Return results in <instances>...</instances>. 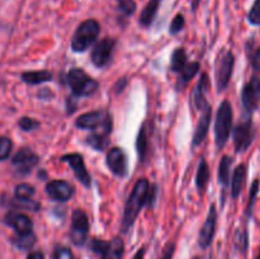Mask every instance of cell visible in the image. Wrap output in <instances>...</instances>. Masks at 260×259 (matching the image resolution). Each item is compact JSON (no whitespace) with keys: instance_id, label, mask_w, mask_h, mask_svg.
<instances>
[{"instance_id":"12","label":"cell","mask_w":260,"mask_h":259,"mask_svg":"<svg viewBox=\"0 0 260 259\" xmlns=\"http://www.w3.org/2000/svg\"><path fill=\"white\" fill-rule=\"evenodd\" d=\"M112 132V117L109 119H107L102 126L96 127L93 130L90 136L88 137V144L90 145L93 149L99 150V151H103L108 147L109 140L108 136Z\"/></svg>"},{"instance_id":"43","label":"cell","mask_w":260,"mask_h":259,"mask_svg":"<svg viewBox=\"0 0 260 259\" xmlns=\"http://www.w3.org/2000/svg\"><path fill=\"white\" fill-rule=\"evenodd\" d=\"M27 259H45V256L41 251H33V253L28 254Z\"/></svg>"},{"instance_id":"2","label":"cell","mask_w":260,"mask_h":259,"mask_svg":"<svg viewBox=\"0 0 260 259\" xmlns=\"http://www.w3.org/2000/svg\"><path fill=\"white\" fill-rule=\"evenodd\" d=\"M233 107L229 101H223L220 104L215 122V141L218 149H223L229 141L231 130H233Z\"/></svg>"},{"instance_id":"29","label":"cell","mask_w":260,"mask_h":259,"mask_svg":"<svg viewBox=\"0 0 260 259\" xmlns=\"http://www.w3.org/2000/svg\"><path fill=\"white\" fill-rule=\"evenodd\" d=\"M147 136H146V130H145V126L142 124L141 128H140L139 136H137V152H139L140 159L144 160L145 155H146L147 151Z\"/></svg>"},{"instance_id":"24","label":"cell","mask_w":260,"mask_h":259,"mask_svg":"<svg viewBox=\"0 0 260 259\" xmlns=\"http://www.w3.org/2000/svg\"><path fill=\"white\" fill-rule=\"evenodd\" d=\"M197 187L200 190H203L208 184L210 180V170H208V165L205 159L201 160L200 165H198V172H197Z\"/></svg>"},{"instance_id":"7","label":"cell","mask_w":260,"mask_h":259,"mask_svg":"<svg viewBox=\"0 0 260 259\" xmlns=\"http://www.w3.org/2000/svg\"><path fill=\"white\" fill-rule=\"evenodd\" d=\"M89 221L88 216L83 210L78 208L73 212V221H71L70 238L75 245H83L88 238Z\"/></svg>"},{"instance_id":"10","label":"cell","mask_w":260,"mask_h":259,"mask_svg":"<svg viewBox=\"0 0 260 259\" xmlns=\"http://www.w3.org/2000/svg\"><path fill=\"white\" fill-rule=\"evenodd\" d=\"M216 225H217V211H216L215 205H211L210 212H208L207 218H206L200 231V236H198V244L201 248L206 249L211 245L216 233Z\"/></svg>"},{"instance_id":"21","label":"cell","mask_w":260,"mask_h":259,"mask_svg":"<svg viewBox=\"0 0 260 259\" xmlns=\"http://www.w3.org/2000/svg\"><path fill=\"white\" fill-rule=\"evenodd\" d=\"M160 3H161V0H150L146 4V7L144 8L141 15H140V23L144 27H147V25L151 24L155 15H156L157 9L160 7Z\"/></svg>"},{"instance_id":"9","label":"cell","mask_w":260,"mask_h":259,"mask_svg":"<svg viewBox=\"0 0 260 259\" xmlns=\"http://www.w3.org/2000/svg\"><path fill=\"white\" fill-rule=\"evenodd\" d=\"M114 47H116V40L113 38L107 37L99 41L91 51V62L96 68H104L111 61Z\"/></svg>"},{"instance_id":"18","label":"cell","mask_w":260,"mask_h":259,"mask_svg":"<svg viewBox=\"0 0 260 259\" xmlns=\"http://www.w3.org/2000/svg\"><path fill=\"white\" fill-rule=\"evenodd\" d=\"M5 223L14 229L17 234L32 233L33 223L30 218L27 215H24V213L12 211V212H9L5 216Z\"/></svg>"},{"instance_id":"34","label":"cell","mask_w":260,"mask_h":259,"mask_svg":"<svg viewBox=\"0 0 260 259\" xmlns=\"http://www.w3.org/2000/svg\"><path fill=\"white\" fill-rule=\"evenodd\" d=\"M248 20L250 24L260 25V0H255L248 13Z\"/></svg>"},{"instance_id":"22","label":"cell","mask_w":260,"mask_h":259,"mask_svg":"<svg viewBox=\"0 0 260 259\" xmlns=\"http://www.w3.org/2000/svg\"><path fill=\"white\" fill-rule=\"evenodd\" d=\"M22 80L24 81V83L36 85V84H42L46 83V81L52 80V74L47 70L28 71V73L22 74Z\"/></svg>"},{"instance_id":"6","label":"cell","mask_w":260,"mask_h":259,"mask_svg":"<svg viewBox=\"0 0 260 259\" xmlns=\"http://www.w3.org/2000/svg\"><path fill=\"white\" fill-rule=\"evenodd\" d=\"M241 104L248 117L259 108L260 106V79L258 76H251L250 80L244 85L241 90Z\"/></svg>"},{"instance_id":"32","label":"cell","mask_w":260,"mask_h":259,"mask_svg":"<svg viewBox=\"0 0 260 259\" xmlns=\"http://www.w3.org/2000/svg\"><path fill=\"white\" fill-rule=\"evenodd\" d=\"M198 71H200V63L187 62V65H185L184 68H183V70L180 71V74H182V80L187 83V81H189L190 79H193L196 75H197Z\"/></svg>"},{"instance_id":"5","label":"cell","mask_w":260,"mask_h":259,"mask_svg":"<svg viewBox=\"0 0 260 259\" xmlns=\"http://www.w3.org/2000/svg\"><path fill=\"white\" fill-rule=\"evenodd\" d=\"M234 145H235V151L238 154L245 152L251 146L255 137V128L251 117H246L244 121H241L234 130Z\"/></svg>"},{"instance_id":"39","label":"cell","mask_w":260,"mask_h":259,"mask_svg":"<svg viewBox=\"0 0 260 259\" xmlns=\"http://www.w3.org/2000/svg\"><path fill=\"white\" fill-rule=\"evenodd\" d=\"M108 244H109V241L98 240V239H94V240L90 243V249L94 251V253L103 254L104 251H106Z\"/></svg>"},{"instance_id":"13","label":"cell","mask_w":260,"mask_h":259,"mask_svg":"<svg viewBox=\"0 0 260 259\" xmlns=\"http://www.w3.org/2000/svg\"><path fill=\"white\" fill-rule=\"evenodd\" d=\"M107 165L117 177H124L127 174V156L119 147H112L107 154Z\"/></svg>"},{"instance_id":"1","label":"cell","mask_w":260,"mask_h":259,"mask_svg":"<svg viewBox=\"0 0 260 259\" xmlns=\"http://www.w3.org/2000/svg\"><path fill=\"white\" fill-rule=\"evenodd\" d=\"M149 192V180L145 179V178H141V179L137 180L134 189H132L131 196H129L128 201H127L126 208H124L123 221H122V230H123V233H127V230H128V229L134 225L135 221H136L140 211L144 207L145 203L147 202Z\"/></svg>"},{"instance_id":"17","label":"cell","mask_w":260,"mask_h":259,"mask_svg":"<svg viewBox=\"0 0 260 259\" xmlns=\"http://www.w3.org/2000/svg\"><path fill=\"white\" fill-rule=\"evenodd\" d=\"M111 118V114L107 111H94L89 113H84L76 119V126L79 128H88L93 131L96 127L102 126L107 119Z\"/></svg>"},{"instance_id":"16","label":"cell","mask_w":260,"mask_h":259,"mask_svg":"<svg viewBox=\"0 0 260 259\" xmlns=\"http://www.w3.org/2000/svg\"><path fill=\"white\" fill-rule=\"evenodd\" d=\"M46 192L52 200L58 202L69 201L74 195V187L65 180H51L46 185Z\"/></svg>"},{"instance_id":"44","label":"cell","mask_w":260,"mask_h":259,"mask_svg":"<svg viewBox=\"0 0 260 259\" xmlns=\"http://www.w3.org/2000/svg\"><path fill=\"white\" fill-rule=\"evenodd\" d=\"M145 256V248H141L136 254H135L134 259H144Z\"/></svg>"},{"instance_id":"40","label":"cell","mask_w":260,"mask_h":259,"mask_svg":"<svg viewBox=\"0 0 260 259\" xmlns=\"http://www.w3.org/2000/svg\"><path fill=\"white\" fill-rule=\"evenodd\" d=\"M118 4L119 8L128 15L136 10V4H135L134 0H118Z\"/></svg>"},{"instance_id":"31","label":"cell","mask_w":260,"mask_h":259,"mask_svg":"<svg viewBox=\"0 0 260 259\" xmlns=\"http://www.w3.org/2000/svg\"><path fill=\"white\" fill-rule=\"evenodd\" d=\"M12 206L18 210H25V211H38L41 208V205L36 201L30 200H15L12 202Z\"/></svg>"},{"instance_id":"38","label":"cell","mask_w":260,"mask_h":259,"mask_svg":"<svg viewBox=\"0 0 260 259\" xmlns=\"http://www.w3.org/2000/svg\"><path fill=\"white\" fill-rule=\"evenodd\" d=\"M53 259H74V255L69 248L58 246V248H56L55 253H53Z\"/></svg>"},{"instance_id":"19","label":"cell","mask_w":260,"mask_h":259,"mask_svg":"<svg viewBox=\"0 0 260 259\" xmlns=\"http://www.w3.org/2000/svg\"><path fill=\"white\" fill-rule=\"evenodd\" d=\"M246 179V165L240 164L234 170L233 179H231V196L234 200H238L243 190L244 183Z\"/></svg>"},{"instance_id":"25","label":"cell","mask_w":260,"mask_h":259,"mask_svg":"<svg viewBox=\"0 0 260 259\" xmlns=\"http://www.w3.org/2000/svg\"><path fill=\"white\" fill-rule=\"evenodd\" d=\"M187 65V55L183 48H177L172 55V62H170V69L173 71H182L183 68Z\"/></svg>"},{"instance_id":"35","label":"cell","mask_w":260,"mask_h":259,"mask_svg":"<svg viewBox=\"0 0 260 259\" xmlns=\"http://www.w3.org/2000/svg\"><path fill=\"white\" fill-rule=\"evenodd\" d=\"M13 144L10 139L0 136V160H5L10 155Z\"/></svg>"},{"instance_id":"11","label":"cell","mask_w":260,"mask_h":259,"mask_svg":"<svg viewBox=\"0 0 260 259\" xmlns=\"http://www.w3.org/2000/svg\"><path fill=\"white\" fill-rule=\"evenodd\" d=\"M12 164L19 174H28L38 164V156L29 149H22L13 156Z\"/></svg>"},{"instance_id":"14","label":"cell","mask_w":260,"mask_h":259,"mask_svg":"<svg viewBox=\"0 0 260 259\" xmlns=\"http://www.w3.org/2000/svg\"><path fill=\"white\" fill-rule=\"evenodd\" d=\"M61 160L70 165L71 169L74 170L75 177L80 180V183L84 187L90 185V175H89L88 170H86L85 163H84L83 156L80 154H68L61 157Z\"/></svg>"},{"instance_id":"27","label":"cell","mask_w":260,"mask_h":259,"mask_svg":"<svg viewBox=\"0 0 260 259\" xmlns=\"http://www.w3.org/2000/svg\"><path fill=\"white\" fill-rule=\"evenodd\" d=\"M259 188H260L259 179H255L253 182V184H251L250 193H249V202H248V206H246V210H245V215L248 216V218H250L251 215H253L254 205H255L256 197H258Z\"/></svg>"},{"instance_id":"33","label":"cell","mask_w":260,"mask_h":259,"mask_svg":"<svg viewBox=\"0 0 260 259\" xmlns=\"http://www.w3.org/2000/svg\"><path fill=\"white\" fill-rule=\"evenodd\" d=\"M236 244H238L239 249L243 251L244 254L248 251L249 246V235H248V229H244V230H239L236 233Z\"/></svg>"},{"instance_id":"41","label":"cell","mask_w":260,"mask_h":259,"mask_svg":"<svg viewBox=\"0 0 260 259\" xmlns=\"http://www.w3.org/2000/svg\"><path fill=\"white\" fill-rule=\"evenodd\" d=\"M174 251H175V244L169 243L167 246H165L164 250H162V254L161 256H160V259H173Z\"/></svg>"},{"instance_id":"45","label":"cell","mask_w":260,"mask_h":259,"mask_svg":"<svg viewBox=\"0 0 260 259\" xmlns=\"http://www.w3.org/2000/svg\"><path fill=\"white\" fill-rule=\"evenodd\" d=\"M256 259H260V251H259V254H258V256H256Z\"/></svg>"},{"instance_id":"4","label":"cell","mask_w":260,"mask_h":259,"mask_svg":"<svg viewBox=\"0 0 260 259\" xmlns=\"http://www.w3.org/2000/svg\"><path fill=\"white\" fill-rule=\"evenodd\" d=\"M68 83L73 89L74 94L79 96H88L95 93L98 89V81L91 79L88 74L81 69H73L68 74Z\"/></svg>"},{"instance_id":"46","label":"cell","mask_w":260,"mask_h":259,"mask_svg":"<svg viewBox=\"0 0 260 259\" xmlns=\"http://www.w3.org/2000/svg\"><path fill=\"white\" fill-rule=\"evenodd\" d=\"M193 259H200V258H198V256H194V258H193Z\"/></svg>"},{"instance_id":"8","label":"cell","mask_w":260,"mask_h":259,"mask_svg":"<svg viewBox=\"0 0 260 259\" xmlns=\"http://www.w3.org/2000/svg\"><path fill=\"white\" fill-rule=\"evenodd\" d=\"M234 66H235V56H234L231 51H226L222 57H221L217 70H216V80H217L218 91H222L228 88L231 75H233Z\"/></svg>"},{"instance_id":"15","label":"cell","mask_w":260,"mask_h":259,"mask_svg":"<svg viewBox=\"0 0 260 259\" xmlns=\"http://www.w3.org/2000/svg\"><path fill=\"white\" fill-rule=\"evenodd\" d=\"M201 118L198 121L197 127H196L194 136H193V146H197L203 142V140L206 139L208 134V130H210V123H211V117H212V108H211L210 104L206 102L202 107H201Z\"/></svg>"},{"instance_id":"3","label":"cell","mask_w":260,"mask_h":259,"mask_svg":"<svg viewBox=\"0 0 260 259\" xmlns=\"http://www.w3.org/2000/svg\"><path fill=\"white\" fill-rule=\"evenodd\" d=\"M99 32H101V27L99 23L94 19H88L85 22L81 23L78 28H76L75 33L71 40V48L75 52H84L88 50L95 40L98 38Z\"/></svg>"},{"instance_id":"30","label":"cell","mask_w":260,"mask_h":259,"mask_svg":"<svg viewBox=\"0 0 260 259\" xmlns=\"http://www.w3.org/2000/svg\"><path fill=\"white\" fill-rule=\"evenodd\" d=\"M35 195V188L30 184L23 183L15 187V198L18 200H30Z\"/></svg>"},{"instance_id":"36","label":"cell","mask_w":260,"mask_h":259,"mask_svg":"<svg viewBox=\"0 0 260 259\" xmlns=\"http://www.w3.org/2000/svg\"><path fill=\"white\" fill-rule=\"evenodd\" d=\"M184 24H185L184 17H183L182 14H177L174 19H173L172 24H170V28H169L170 33H172V35H175V33L180 32V30L184 28Z\"/></svg>"},{"instance_id":"20","label":"cell","mask_w":260,"mask_h":259,"mask_svg":"<svg viewBox=\"0 0 260 259\" xmlns=\"http://www.w3.org/2000/svg\"><path fill=\"white\" fill-rule=\"evenodd\" d=\"M124 253V243L121 238H114L109 241L106 251L102 254V259H122Z\"/></svg>"},{"instance_id":"37","label":"cell","mask_w":260,"mask_h":259,"mask_svg":"<svg viewBox=\"0 0 260 259\" xmlns=\"http://www.w3.org/2000/svg\"><path fill=\"white\" fill-rule=\"evenodd\" d=\"M38 126H40V123L33 118H29V117H23L19 119V127L23 131H32L33 128Z\"/></svg>"},{"instance_id":"28","label":"cell","mask_w":260,"mask_h":259,"mask_svg":"<svg viewBox=\"0 0 260 259\" xmlns=\"http://www.w3.org/2000/svg\"><path fill=\"white\" fill-rule=\"evenodd\" d=\"M36 243V235L32 233L28 234H18V236L15 238L14 244L19 249H29L35 245Z\"/></svg>"},{"instance_id":"42","label":"cell","mask_w":260,"mask_h":259,"mask_svg":"<svg viewBox=\"0 0 260 259\" xmlns=\"http://www.w3.org/2000/svg\"><path fill=\"white\" fill-rule=\"evenodd\" d=\"M250 60H251V65H253L254 70H255L256 73H260V47H258L255 51H254Z\"/></svg>"},{"instance_id":"26","label":"cell","mask_w":260,"mask_h":259,"mask_svg":"<svg viewBox=\"0 0 260 259\" xmlns=\"http://www.w3.org/2000/svg\"><path fill=\"white\" fill-rule=\"evenodd\" d=\"M207 89H208L207 74H203L202 79H201V81H200V83H198L197 90H196V96H194L196 104H197V106L200 107V108L203 106V104L206 103L205 93H206V90H207Z\"/></svg>"},{"instance_id":"23","label":"cell","mask_w":260,"mask_h":259,"mask_svg":"<svg viewBox=\"0 0 260 259\" xmlns=\"http://www.w3.org/2000/svg\"><path fill=\"white\" fill-rule=\"evenodd\" d=\"M231 164H233V159L228 155L222 156L221 159L220 165H218V180L222 184L223 189L229 185L230 183V170H231Z\"/></svg>"}]
</instances>
